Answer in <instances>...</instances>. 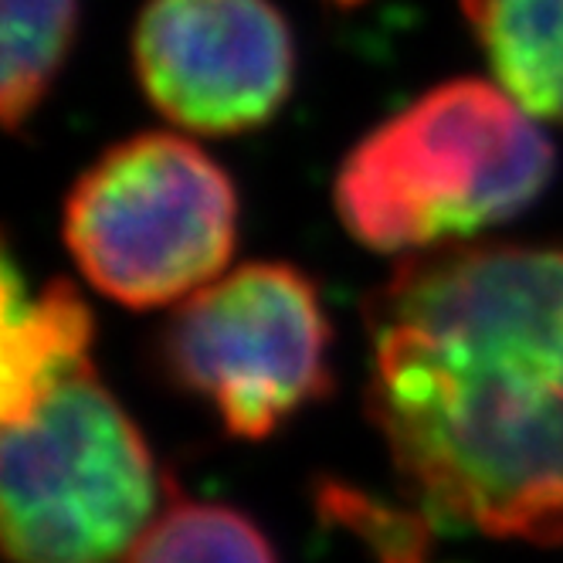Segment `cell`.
Returning <instances> with one entry per match:
<instances>
[{
  "label": "cell",
  "mask_w": 563,
  "mask_h": 563,
  "mask_svg": "<svg viewBox=\"0 0 563 563\" xmlns=\"http://www.w3.org/2000/svg\"><path fill=\"white\" fill-rule=\"evenodd\" d=\"M367 408L434 522L563 543V249L408 255L367 302Z\"/></svg>",
  "instance_id": "cell-1"
},
{
  "label": "cell",
  "mask_w": 563,
  "mask_h": 563,
  "mask_svg": "<svg viewBox=\"0 0 563 563\" xmlns=\"http://www.w3.org/2000/svg\"><path fill=\"white\" fill-rule=\"evenodd\" d=\"M553 177V143L503 86L441 82L360 140L336 174L346 231L421 255L527 211Z\"/></svg>",
  "instance_id": "cell-2"
},
{
  "label": "cell",
  "mask_w": 563,
  "mask_h": 563,
  "mask_svg": "<svg viewBox=\"0 0 563 563\" xmlns=\"http://www.w3.org/2000/svg\"><path fill=\"white\" fill-rule=\"evenodd\" d=\"M146 438L92 360L4 421L0 522L11 563H115L167 506Z\"/></svg>",
  "instance_id": "cell-3"
},
{
  "label": "cell",
  "mask_w": 563,
  "mask_h": 563,
  "mask_svg": "<svg viewBox=\"0 0 563 563\" xmlns=\"http://www.w3.org/2000/svg\"><path fill=\"white\" fill-rule=\"evenodd\" d=\"M238 194L221 164L174 133L109 146L65 200V245L92 286L130 309L184 302L228 268Z\"/></svg>",
  "instance_id": "cell-4"
},
{
  "label": "cell",
  "mask_w": 563,
  "mask_h": 563,
  "mask_svg": "<svg viewBox=\"0 0 563 563\" xmlns=\"http://www.w3.org/2000/svg\"><path fill=\"white\" fill-rule=\"evenodd\" d=\"M330 350V316L312 278L286 262H252L177 306L159 364L224 431L258 441L333 390Z\"/></svg>",
  "instance_id": "cell-5"
},
{
  "label": "cell",
  "mask_w": 563,
  "mask_h": 563,
  "mask_svg": "<svg viewBox=\"0 0 563 563\" xmlns=\"http://www.w3.org/2000/svg\"><path fill=\"white\" fill-rule=\"evenodd\" d=\"M133 68L174 126L234 136L278 115L296 86V37L272 0H146Z\"/></svg>",
  "instance_id": "cell-6"
},
{
  "label": "cell",
  "mask_w": 563,
  "mask_h": 563,
  "mask_svg": "<svg viewBox=\"0 0 563 563\" xmlns=\"http://www.w3.org/2000/svg\"><path fill=\"white\" fill-rule=\"evenodd\" d=\"M92 316L68 282L31 296L4 262V356H0V415L18 418L31 400L68 371L89 364Z\"/></svg>",
  "instance_id": "cell-7"
},
{
  "label": "cell",
  "mask_w": 563,
  "mask_h": 563,
  "mask_svg": "<svg viewBox=\"0 0 563 563\" xmlns=\"http://www.w3.org/2000/svg\"><path fill=\"white\" fill-rule=\"evenodd\" d=\"M496 86L563 126V0H462Z\"/></svg>",
  "instance_id": "cell-8"
},
{
  "label": "cell",
  "mask_w": 563,
  "mask_h": 563,
  "mask_svg": "<svg viewBox=\"0 0 563 563\" xmlns=\"http://www.w3.org/2000/svg\"><path fill=\"white\" fill-rule=\"evenodd\" d=\"M78 34V0H4V78L0 106L8 130H21L48 99Z\"/></svg>",
  "instance_id": "cell-9"
},
{
  "label": "cell",
  "mask_w": 563,
  "mask_h": 563,
  "mask_svg": "<svg viewBox=\"0 0 563 563\" xmlns=\"http://www.w3.org/2000/svg\"><path fill=\"white\" fill-rule=\"evenodd\" d=\"M126 563H278L255 519L221 503L170 499Z\"/></svg>",
  "instance_id": "cell-10"
},
{
  "label": "cell",
  "mask_w": 563,
  "mask_h": 563,
  "mask_svg": "<svg viewBox=\"0 0 563 563\" xmlns=\"http://www.w3.org/2000/svg\"><path fill=\"white\" fill-rule=\"evenodd\" d=\"M316 506L330 522L356 533L377 563H431L434 519L424 509L384 506L360 489L327 482L319 486Z\"/></svg>",
  "instance_id": "cell-11"
}]
</instances>
